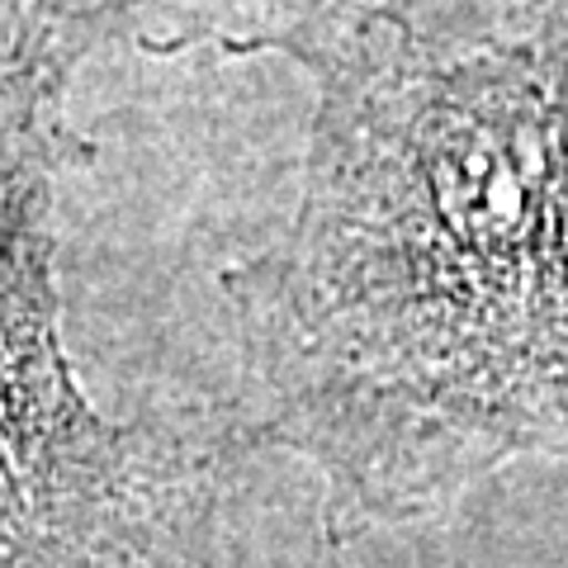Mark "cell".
I'll return each mask as SVG.
<instances>
[{
    "label": "cell",
    "mask_w": 568,
    "mask_h": 568,
    "mask_svg": "<svg viewBox=\"0 0 568 568\" xmlns=\"http://www.w3.org/2000/svg\"><path fill=\"white\" fill-rule=\"evenodd\" d=\"M369 336L450 388L568 379V85L432 104L351 209Z\"/></svg>",
    "instance_id": "1"
}]
</instances>
